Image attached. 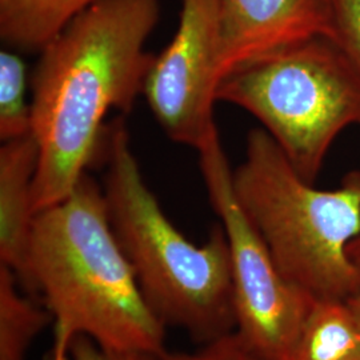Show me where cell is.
<instances>
[{"label": "cell", "instance_id": "6da1fadb", "mask_svg": "<svg viewBox=\"0 0 360 360\" xmlns=\"http://www.w3.org/2000/svg\"><path fill=\"white\" fill-rule=\"evenodd\" d=\"M159 15V0H99L39 52L31 79L35 215L65 200L99 159L107 115L129 114L143 95L156 58L146 41Z\"/></svg>", "mask_w": 360, "mask_h": 360}, {"label": "cell", "instance_id": "7a4b0ae2", "mask_svg": "<svg viewBox=\"0 0 360 360\" xmlns=\"http://www.w3.org/2000/svg\"><path fill=\"white\" fill-rule=\"evenodd\" d=\"M19 282L41 295L51 315L52 358H68L77 336L117 351L167 349V328L146 302L103 188L89 172L65 200L35 215Z\"/></svg>", "mask_w": 360, "mask_h": 360}, {"label": "cell", "instance_id": "3957f363", "mask_svg": "<svg viewBox=\"0 0 360 360\" xmlns=\"http://www.w3.org/2000/svg\"><path fill=\"white\" fill-rule=\"evenodd\" d=\"M102 156L110 223L158 319L198 345L235 331L231 257L223 227L195 245L172 224L144 180L124 116L107 124Z\"/></svg>", "mask_w": 360, "mask_h": 360}, {"label": "cell", "instance_id": "277c9868", "mask_svg": "<svg viewBox=\"0 0 360 360\" xmlns=\"http://www.w3.org/2000/svg\"><path fill=\"white\" fill-rule=\"evenodd\" d=\"M233 191L278 270L314 299L346 300L360 288L348 245L360 233V171L339 187L303 179L263 129L250 131Z\"/></svg>", "mask_w": 360, "mask_h": 360}, {"label": "cell", "instance_id": "5b68a950", "mask_svg": "<svg viewBox=\"0 0 360 360\" xmlns=\"http://www.w3.org/2000/svg\"><path fill=\"white\" fill-rule=\"evenodd\" d=\"M215 99L255 116L311 184L336 138L360 126V74L326 35L296 41L233 70L219 82Z\"/></svg>", "mask_w": 360, "mask_h": 360}, {"label": "cell", "instance_id": "8992f818", "mask_svg": "<svg viewBox=\"0 0 360 360\" xmlns=\"http://www.w3.org/2000/svg\"><path fill=\"white\" fill-rule=\"evenodd\" d=\"M210 203L226 232L231 257L236 333L263 360H288L316 299L290 283L247 218L233 191V169L218 127L198 150Z\"/></svg>", "mask_w": 360, "mask_h": 360}, {"label": "cell", "instance_id": "52a82bcc", "mask_svg": "<svg viewBox=\"0 0 360 360\" xmlns=\"http://www.w3.org/2000/svg\"><path fill=\"white\" fill-rule=\"evenodd\" d=\"M220 44V0H183L178 30L156 55L143 91L168 138L195 150L217 129Z\"/></svg>", "mask_w": 360, "mask_h": 360}, {"label": "cell", "instance_id": "ba28073f", "mask_svg": "<svg viewBox=\"0 0 360 360\" xmlns=\"http://www.w3.org/2000/svg\"><path fill=\"white\" fill-rule=\"evenodd\" d=\"M220 10L218 84L270 52L316 35L334 37L330 0H220Z\"/></svg>", "mask_w": 360, "mask_h": 360}, {"label": "cell", "instance_id": "9c48e42d", "mask_svg": "<svg viewBox=\"0 0 360 360\" xmlns=\"http://www.w3.org/2000/svg\"><path fill=\"white\" fill-rule=\"evenodd\" d=\"M38 159L32 134L0 147V264L11 269L19 281L35 219L32 186Z\"/></svg>", "mask_w": 360, "mask_h": 360}, {"label": "cell", "instance_id": "30bf717a", "mask_svg": "<svg viewBox=\"0 0 360 360\" xmlns=\"http://www.w3.org/2000/svg\"><path fill=\"white\" fill-rule=\"evenodd\" d=\"M288 360H360V321L347 300L314 302Z\"/></svg>", "mask_w": 360, "mask_h": 360}, {"label": "cell", "instance_id": "8fae6325", "mask_svg": "<svg viewBox=\"0 0 360 360\" xmlns=\"http://www.w3.org/2000/svg\"><path fill=\"white\" fill-rule=\"evenodd\" d=\"M99 0H0V38L16 51L40 52Z\"/></svg>", "mask_w": 360, "mask_h": 360}, {"label": "cell", "instance_id": "7c38bea8", "mask_svg": "<svg viewBox=\"0 0 360 360\" xmlns=\"http://www.w3.org/2000/svg\"><path fill=\"white\" fill-rule=\"evenodd\" d=\"M20 285L16 274L0 264V360H27L34 340L52 322L46 306Z\"/></svg>", "mask_w": 360, "mask_h": 360}, {"label": "cell", "instance_id": "4fadbf2b", "mask_svg": "<svg viewBox=\"0 0 360 360\" xmlns=\"http://www.w3.org/2000/svg\"><path fill=\"white\" fill-rule=\"evenodd\" d=\"M27 67L13 49L0 51V139L1 143L32 134V103L27 98Z\"/></svg>", "mask_w": 360, "mask_h": 360}, {"label": "cell", "instance_id": "5bb4252c", "mask_svg": "<svg viewBox=\"0 0 360 360\" xmlns=\"http://www.w3.org/2000/svg\"><path fill=\"white\" fill-rule=\"evenodd\" d=\"M333 40L360 74V0H330Z\"/></svg>", "mask_w": 360, "mask_h": 360}, {"label": "cell", "instance_id": "9a60e30c", "mask_svg": "<svg viewBox=\"0 0 360 360\" xmlns=\"http://www.w3.org/2000/svg\"><path fill=\"white\" fill-rule=\"evenodd\" d=\"M163 356L165 360H263L236 331L199 345L193 351L166 349Z\"/></svg>", "mask_w": 360, "mask_h": 360}, {"label": "cell", "instance_id": "2e32d148", "mask_svg": "<svg viewBox=\"0 0 360 360\" xmlns=\"http://www.w3.org/2000/svg\"><path fill=\"white\" fill-rule=\"evenodd\" d=\"M163 354L108 349L101 347L90 338L77 336L68 348V360H165Z\"/></svg>", "mask_w": 360, "mask_h": 360}, {"label": "cell", "instance_id": "e0dca14e", "mask_svg": "<svg viewBox=\"0 0 360 360\" xmlns=\"http://www.w3.org/2000/svg\"><path fill=\"white\" fill-rule=\"evenodd\" d=\"M348 255L356 266V269L360 271V233L348 245Z\"/></svg>", "mask_w": 360, "mask_h": 360}, {"label": "cell", "instance_id": "ac0fdd59", "mask_svg": "<svg viewBox=\"0 0 360 360\" xmlns=\"http://www.w3.org/2000/svg\"><path fill=\"white\" fill-rule=\"evenodd\" d=\"M346 300H347L349 307L355 312V315L359 318L360 321V288L356 292H354L348 299H346Z\"/></svg>", "mask_w": 360, "mask_h": 360}, {"label": "cell", "instance_id": "d6986e66", "mask_svg": "<svg viewBox=\"0 0 360 360\" xmlns=\"http://www.w3.org/2000/svg\"><path fill=\"white\" fill-rule=\"evenodd\" d=\"M49 360H68V358H50Z\"/></svg>", "mask_w": 360, "mask_h": 360}]
</instances>
